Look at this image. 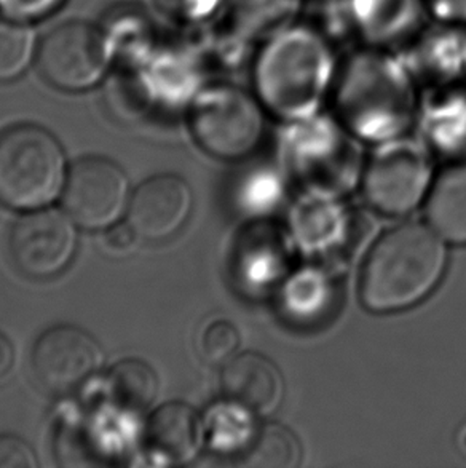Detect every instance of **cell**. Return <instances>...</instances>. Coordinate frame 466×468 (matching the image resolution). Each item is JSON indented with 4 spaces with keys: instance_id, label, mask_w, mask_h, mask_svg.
<instances>
[{
    "instance_id": "cell-6",
    "label": "cell",
    "mask_w": 466,
    "mask_h": 468,
    "mask_svg": "<svg viewBox=\"0 0 466 468\" xmlns=\"http://www.w3.org/2000/svg\"><path fill=\"white\" fill-rule=\"evenodd\" d=\"M264 106L258 96L228 82L205 85L187 109L189 128L205 153L222 160L245 158L264 136Z\"/></svg>"
},
{
    "instance_id": "cell-15",
    "label": "cell",
    "mask_w": 466,
    "mask_h": 468,
    "mask_svg": "<svg viewBox=\"0 0 466 468\" xmlns=\"http://www.w3.org/2000/svg\"><path fill=\"white\" fill-rule=\"evenodd\" d=\"M417 85L442 89L466 76L465 31L438 25L417 32L401 55Z\"/></svg>"
},
{
    "instance_id": "cell-1",
    "label": "cell",
    "mask_w": 466,
    "mask_h": 468,
    "mask_svg": "<svg viewBox=\"0 0 466 468\" xmlns=\"http://www.w3.org/2000/svg\"><path fill=\"white\" fill-rule=\"evenodd\" d=\"M417 85L401 58L382 48L355 53L335 79V117L358 140L401 138L416 121Z\"/></svg>"
},
{
    "instance_id": "cell-21",
    "label": "cell",
    "mask_w": 466,
    "mask_h": 468,
    "mask_svg": "<svg viewBox=\"0 0 466 468\" xmlns=\"http://www.w3.org/2000/svg\"><path fill=\"white\" fill-rule=\"evenodd\" d=\"M427 216L444 240L466 245V162L449 166L433 181Z\"/></svg>"
},
{
    "instance_id": "cell-4",
    "label": "cell",
    "mask_w": 466,
    "mask_h": 468,
    "mask_svg": "<svg viewBox=\"0 0 466 468\" xmlns=\"http://www.w3.org/2000/svg\"><path fill=\"white\" fill-rule=\"evenodd\" d=\"M278 155L288 176L303 192L342 198L358 186L365 173L358 138L337 117L322 112L284 122Z\"/></svg>"
},
{
    "instance_id": "cell-33",
    "label": "cell",
    "mask_w": 466,
    "mask_h": 468,
    "mask_svg": "<svg viewBox=\"0 0 466 468\" xmlns=\"http://www.w3.org/2000/svg\"><path fill=\"white\" fill-rule=\"evenodd\" d=\"M139 235L130 222H115L104 230V247L111 253H130L138 243Z\"/></svg>"
},
{
    "instance_id": "cell-34",
    "label": "cell",
    "mask_w": 466,
    "mask_h": 468,
    "mask_svg": "<svg viewBox=\"0 0 466 468\" xmlns=\"http://www.w3.org/2000/svg\"><path fill=\"white\" fill-rule=\"evenodd\" d=\"M15 365V348L10 339L0 333V384L12 373Z\"/></svg>"
},
{
    "instance_id": "cell-2",
    "label": "cell",
    "mask_w": 466,
    "mask_h": 468,
    "mask_svg": "<svg viewBox=\"0 0 466 468\" xmlns=\"http://www.w3.org/2000/svg\"><path fill=\"white\" fill-rule=\"evenodd\" d=\"M251 72L254 95L283 122L318 114L339 74L324 36L299 25L260 44Z\"/></svg>"
},
{
    "instance_id": "cell-26",
    "label": "cell",
    "mask_w": 466,
    "mask_h": 468,
    "mask_svg": "<svg viewBox=\"0 0 466 468\" xmlns=\"http://www.w3.org/2000/svg\"><path fill=\"white\" fill-rule=\"evenodd\" d=\"M38 38L32 25L0 15V83H12L36 66Z\"/></svg>"
},
{
    "instance_id": "cell-23",
    "label": "cell",
    "mask_w": 466,
    "mask_h": 468,
    "mask_svg": "<svg viewBox=\"0 0 466 468\" xmlns=\"http://www.w3.org/2000/svg\"><path fill=\"white\" fill-rule=\"evenodd\" d=\"M230 25L252 44H264L296 25L302 0H228Z\"/></svg>"
},
{
    "instance_id": "cell-14",
    "label": "cell",
    "mask_w": 466,
    "mask_h": 468,
    "mask_svg": "<svg viewBox=\"0 0 466 468\" xmlns=\"http://www.w3.org/2000/svg\"><path fill=\"white\" fill-rule=\"evenodd\" d=\"M192 207L194 194L187 181L164 173L149 177L132 192L128 222L143 240H166L184 228Z\"/></svg>"
},
{
    "instance_id": "cell-24",
    "label": "cell",
    "mask_w": 466,
    "mask_h": 468,
    "mask_svg": "<svg viewBox=\"0 0 466 468\" xmlns=\"http://www.w3.org/2000/svg\"><path fill=\"white\" fill-rule=\"evenodd\" d=\"M109 387L117 405L125 411L138 414L154 405L160 384L149 363L139 358H126L111 369Z\"/></svg>"
},
{
    "instance_id": "cell-35",
    "label": "cell",
    "mask_w": 466,
    "mask_h": 468,
    "mask_svg": "<svg viewBox=\"0 0 466 468\" xmlns=\"http://www.w3.org/2000/svg\"><path fill=\"white\" fill-rule=\"evenodd\" d=\"M459 441H461V446L463 448V451L466 452V427L461 431V438H459Z\"/></svg>"
},
{
    "instance_id": "cell-9",
    "label": "cell",
    "mask_w": 466,
    "mask_h": 468,
    "mask_svg": "<svg viewBox=\"0 0 466 468\" xmlns=\"http://www.w3.org/2000/svg\"><path fill=\"white\" fill-rule=\"evenodd\" d=\"M433 186V160L420 143L395 140L380 143L363 173L365 202L387 216L416 209Z\"/></svg>"
},
{
    "instance_id": "cell-12",
    "label": "cell",
    "mask_w": 466,
    "mask_h": 468,
    "mask_svg": "<svg viewBox=\"0 0 466 468\" xmlns=\"http://www.w3.org/2000/svg\"><path fill=\"white\" fill-rule=\"evenodd\" d=\"M104 350L89 331L57 324L38 335L32 348V369L45 390L63 395L77 390L104 367Z\"/></svg>"
},
{
    "instance_id": "cell-10",
    "label": "cell",
    "mask_w": 466,
    "mask_h": 468,
    "mask_svg": "<svg viewBox=\"0 0 466 468\" xmlns=\"http://www.w3.org/2000/svg\"><path fill=\"white\" fill-rule=\"evenodd\" d=\"M61 197L64 211L77 226L106 230L128 213L132 186L119 165L106 157L90 155L70 165Z\"/></svg>"
},
{
    "instance_id": "cell-8",
    "label": "cell",
    "mask_w": 466,
    "mask_h": 468,
    "mask_svg": "<svg viewBox=\"0 0 466 468\" xmlns=\"http://www.w3.org/2000/svg\"><path fill=\"white\" fill-rule=\"evenodd\" d=\"M288 229L297 250L335 272L350 266L369 228L365 216L339 197L303 192L291 208Z\"/></svg>"
},
{
    "instance_id": "cell-5",
    "label": "cell",
    "mask_w": 466,
    "mask_h": 468,
    "mask_svg": "<svg viewBox=\"0 0 466 468\" xmlns=\"http://www.w3.org/2000/svg\"><path fill=\"white\" fill-rule=\"evenodd\" d=\"M69 166L47 128L16 123L0 132V205L15 211L47 208L63 196Z\"/></svg>"
},
{
    "instance_id": "cell-27",
    "label": "cell",
    "mask_w": 466,
    "mask_h": 468,
    "mask_svg": "<svg viewBox=\"0 0 466 468\" xmlns=\"http://www.w3.org/2000/svg\"><path fill=\"white\" fill-rule=\"evenodd\" d=\"M284 184L277 171L256 168L241 177L237 187V207L251 219H265L281 205Z\"/></svg>"
},
{
    "instance_id": "cell-29",
    "label": "cell",
    "mask_w": 466,
    "mask_h": 468,
    "mask_svg": "<svg viewBox=\"0 0 466 468\" xmlns=\"http://www.w3.org/2000/svg\"><path fill=\"white\" fill-rule=\"evenodd\" d=\"M68 0H0V15L26 25H37L59 12Z\"/></svg>"
},
{
    "instance_id": "cell-20",
    "label": "cell",
    "mask_w": 466,
    "mask_h": 468,
    "mask_svg": "<svg viewBox=\"0 0 466 468\" xmlns=\"http://www.w3.org/2000/svg\"><path fill=\"white\" fill-rule=\"evenodd\" d=\"M334 272L323 264L296 269L280 286V305L291 320L312 323L326 315L335 304Z\"/></svg>"
},
{
    "instance_id": "cell-3",
    "label": "cell",
    "mask_w": 466,
    "mask_h": 468,
    "mask_svg": "<svg viewBox=\"0 0 466 468\" xmlns=\"http://www.w3.org/2000/svg\"><path fill=\"white\" fill-rule=\"evenodd\" d=\"M448 267L446 240L429 224L403 222L367 253L359 298L374 314L403 311L435 290Z\"/></svg>"
},
{
    "instance_id": "cell-13",
    "label": "cell",
    "mask_w": 466,
    "mask_h": 468,
    "mask_svg": "<svg viewBox=\"0 0 466 468\" xmlns=\"http://www.w3.org/2000/svg\"><path fill=\"white\" fill-rule=\"evenodd\" d=\"M296 248L290 229L254 219L239 237L235 253V275L241 288L264 294L281 286L292 272Z\"/></svg>"
},
{
    "instance_id": "cell-31",
    "label": "cell",
    "mask_w": 466,
    "mask_h": 468,
    "mask_svg": "<svg viewBox=\"0 0 466 468\" xmlns=\"http://www.w3.org/2000/svg\"><path fill=\"white\" fill-rule=\"evenodd\" d=\"M31 444L16 435H0V468H37Z\"/></svg>"
},
{
    "instance_id": "cell-25",
    "label": "cell",
    "mask_w": 466,
    "mask_h": 468,
    "mask_svg": "<svg viewBox=\"0 0 466 468\" xmlns=\"http://www.w3.org/2000/svg\"><path fill=\"white\" fill-rule=\"evenodd\" d=\"M243 456L246 467L296 468L302 459V448L286 425L269 422L259 429L258 437Z\"/></svg>"
},
{
    "instance_id": "cell-17",
    "label": "cell",
    "mask_w": 466,
    "mask_h": 468,
    "mask_svg": "<svg viewBox=\"0 0 466 468\" xmlns=\"http://www.w3.org/2000/svg\"><path fill=\"white\" fill-rule=\"evenodd\" d=\"M222 388L228 399L248 406L258 416L277 411L284 397V380L277 365L258 352L237 354L224 365Z\"/></svg>"
},
{
    "instance_id": "cell-30",
    "label": "cell",
    "mask_w": 466,
    "mask_h": 468,
    "mask_svg": "<svg viewBox=\"0 0 466 468\" xmlns=\"http://www.w3.org/2000/svg\"><path fill=\"white\" fill-rule=\"evenodd\" d=\"M228 0H160L166 12L175 15L183 23H205L217 16L222 6L228 5Z\"/></svg>"
},
{
    "instance_id": "cell-36",
    "label": "cell",
    "mask_w": 466,
    "mask_h": 468,
    "mask_svg": "<svg viewBox=\"0 0 466 468\" xmlns=\"http://www.w3.org/2000/svg\"><path fill=\"white\" fill-rule=\"evenodd\" d=\"M465 57H466V29H465Z\"/></svg>"
},
{
    "instance_id": "cell-28",
    "label": "cell",
    "mask_w": 466,
    "mask_h": 468,
    "mask_svg": "<svg viewBox=\"0 0 466 468\" xmlns=\"http://www.w3.org/2000/svg\"><path fill=\"white\" fill-rule=\"evenodd\" d=\"M238 347V329L228 320L211 323L203 335V355L213 365H226L237 355Z\"/></svg>"
},
{
    "instance_id": "cell-7",
    "label": "cell",
    "mask_w": 466,
    "mask_h": 468,
    "mask_svg": "<svg viewBox=\"0 0 466 468\" xmlns=\"http://www.w3.org/2000/svg\"><path fill=\"white\" fill-rule=\"evenodd\" d=\"M114 64L108 34L95 23L70 19L38 38L36 68L53 89L89 91L108 77Z\"/></svg>"
},
{
    "instance_id": "cell-32",
    "label": "cell",
    "mask_w": 466,
    "mask_h": 468,
    "mask_svg": "<svg viewBox=\"0 0 466 468\" xmlns=\"http://www.w3.org/2000/svg\"><path fill=\"white\" fill-rule=\"evenodd\" d=\"M427 12L441 25L466 26V0H425Z\"/></svg>"
},
{
    "instance_id": "cell-22",
    "label": "cell",
    "mask_w": 466,
    "mask_h": 468,
    "mask_svg": "<svg viewBox=\"0 0 466 468\" xmlns=\"http://www.w3.org/2000/svg\"><path fill=\"white\" fill-rule=\"evenodd\" d=\"M258 414L235 399L217 401L203 418L205 443L217 454H245L258 437Z\"/></svg>"
},
{
    "instance_id": "cell-16",
    "label": "cell",
    "mask_w": 466,
    "mask_h": 468,
    "mask_svg": "<svg viewBox=\"0 0 466 468\" xmlns=\"http://www.w3.org/2000/svg\"><path fill=\"white\" fill-rule=\"evenodd\" d=\"M347 23L367 47L388 50L416 36L425 0H345Z\"/></svg>"
},
{
    "instance_id": "cell-18",
    "label": "cell",
    "mask_w": 466,
    "mask_h": 468,
    "mask_svg": "<svg viewBox=\"0 0 466 468\" xmlns=\"http://www.w3.org/2000/svg\"><path fill=\"white\" fill-rule=\"evenodd\" d=\"M145 435L160 456L175 463L194 461L205 443L203 419L183 401L157 408L147 420Z\"/></svg>"
},
{
    "instance_id": "cell-19",
    "label": "cell",
    "mask_w": 466,
    "mask_h": 468,
    "mask_svg": "<svg viewBox=\"0 0 466 468\" xmlns=\"http://www.w3.org/2000/svg\"><path fill=\"white\" fill-rule=\"evenodd\" d=\"M429 146L457 162H466V82L436 89L422 112Z\"/></svg>"
},
{
    "instance_id": "cell-11",
    "label": "cell",
    "mask_w": 466,
    "mask_h": 468,
    "mask_svg": "<svg viewBox=\"0 0 466 468\" xmlns=\"http://www.w3.org/2000/svg\"><path fill=\"white\" fill-rule=\"evenodd\" d=\"M76 222L66 211H26L13 222L8 251L13 264L29 279L47 280L64 272L77 251Z\"/></svg>"
}]
</instances>
